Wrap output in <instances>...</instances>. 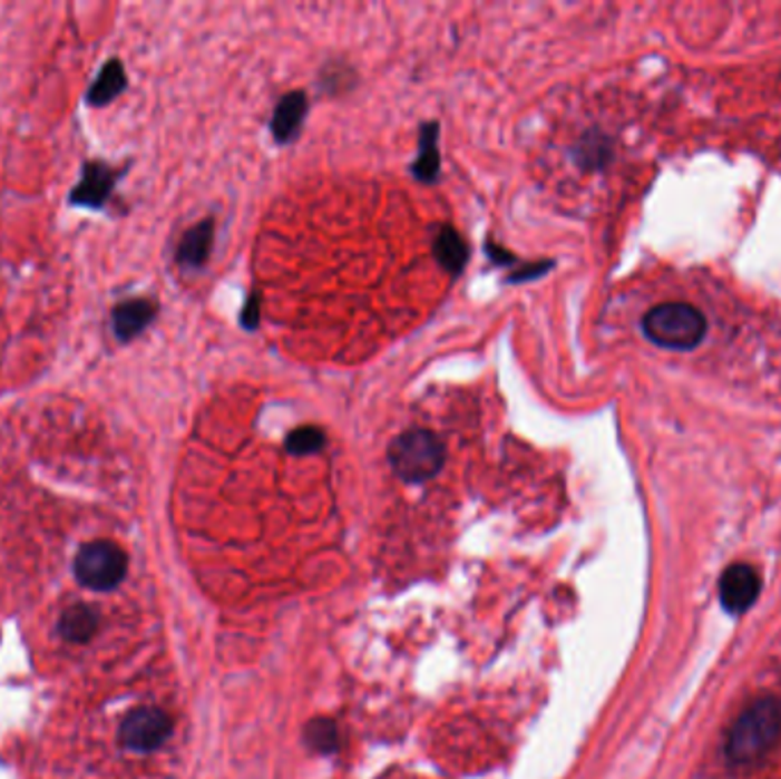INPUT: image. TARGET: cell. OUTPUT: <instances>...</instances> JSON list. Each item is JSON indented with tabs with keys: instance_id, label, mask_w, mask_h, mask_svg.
<instances>
[{
	"instance_id": "13",
	"label": "cell",
	"mask_w": 781,
	"mask_h": 779,
	"mask_svg": "<svg viewBox=\"0 0 781 779\" xmlns=\"http://www.w3.org/2000/svg\"><path fill=\"white\" fill-rule=\"evenodd\" d=\"M128 80H126V71L121 67L119 60H110L104 65V69L99 71V76L95 78V82L89 85L87 89V101L95 108H104L108 104H113L121 91L126 89Z\"/></svg>"
},
{
	"instance_id": "17",
	"label": "cell",
	"mask_w": 781,
	"mask_h": 779,
	"mask_svg": "<svg viewBox=\"0 0 781 779\" xmlns=\"http://www.w3.org/2000/svg\"><path fill=\"white\" fill-rule=\"evenodd\" d=\"M554 267V261H533V263H526L524 267L515 270L512 277H508L510 284H524V282H530V280H537L541 277V274L546 270Z\"/></svg>"
},
{
	"instance_id": "4",
	"label": "cell",
	"mask_w": 781,
	"mask_h": 779,
	"mask_svg": "<svg viewBox=\"0 0 781 779\" xmlns=\"http://www.w3.org/2000/svg\"><path fill=\"white\" fill-rule=\"evenodd\" d=\"M128 558L124 548L110 539H97L85 544L74 563L76 578L97 592H108L117 587L126 576Z\"/></svg>"
},
{
	"instance_id": "14",
	"label": "cell",
	"mask_w": 781,
	"mask_h": 779,
	"mask_svg": "<svg viewBox=\"0 0 781 779\" xmlns=\"http://www.w3.org/2000/svg\"><path fill=\"white\" fill-rule=\"evenodd\" d=\"M99 629V615L95 608L85 604H78L69 608L60 620V633L71 640V643H87V640L97 633Z\"/></svg>"
},
{
	"instance_id": "11",
	"label": "cell",
	"mask_w": 781,
	"mask_h": 779,
	"mask_svg": "<svg viewBox=\"0 0 781 779\" xmlns=\"http://www.w3.org/2000/svg\"><path fill=\"white\" fill-rule=\"evenodd\" d=\"M435 256L448 274H452V277H459L469 263V245L462 238V234L457 232V228L446 224V226H441V232L435 241Z\"/></svg>"
},
{
	"instance_id": "7",
	"label": "cell",
	"mask_w": 781,
	"mask_h": 779,
	"mask_svg": "<svg viewBox=\"0 0 781 779\" xmlns=\"http://www.w3.org/2000/svg\"><path fill=\"white\" fill-rule=\"evenodd\" d=\"M761 590L759 574L750 565H733L720 578V600L729 613L748 611Z\"/></svg>"
},
{
	"instance_id": "10",
	"label": "cell",
	"mask_w": 781,
	"mask_h": 779,
	"mask_svg": "<svg viewBox=\"0 0 781 779\" xmlns=\"http://www.w3.org/2000/svg\"><path fill=\"white\" fill-rule=\"evenodd\" d=\"M215 238V222L202 220L193 228L183 234L178 247H176V263L183 270H199L206 265Z\"/></svg>"
},
{
	"instance_id": "8",
	"label": "cell",
	"mask_w": 781,
	"mask_h": 779,
	"mask_svg": "<svg viewBox=\"0 0 781 779\" xmlns=\"http://www.w3.org/2000/svg\"><path fill=\"white\" fill-rule=\"evenodd\" d=\"M158 315V304L149 298H130L113 309V332L121 343L140 337Z\"/></svg>"
},
{
	"instance_id": "15",
	"label": "cell",
	"mask_w": 781,
	"mask_h": 779,
	"mask_svg": "<svg viewBox=\"0 0 781 779\" xmlns=\"http://www.w3.org/2000/svg\"><path fill=\"white\" fill-rule=\"evenodd\" d=\"M325 448V432L315 426H302L286 437V450L293 455H311Z\"/></svg>"
},
{
	"instance_id": "2",
	"label": "cell",
	"mask_w": 781,
	"mask_h": 779,
	"mask_svg": "<svg viewBox=\"0 0 781 779\" xmlns=\"http://www.w3.org/2000/svg\"><path fill=\"white\" fill-rule=\"evenodd\" d=\"M642 330L647 339L661 348L691 350L706 337V318L697 306L683 302H667L654 306L642 318Z\"/></svg>"
},
{
	"instance_id": "1",
	"label": "cell",
	"mask_w": 781,
	"mask_h": 779,
	"mask_svg": "<svg viewBox=\"0 0 781 779\" xmlns=\"http://www.w3.org/2000/svg\"><path fill=\"white\" fill-rule=\"evenodd\" d=\"M781 739V704L754 702L729 731L726 757L733 766H750L765 757Z\"/></svg>"
},
{
	"instance_id": "19",
	"label": "cell",
	"mask_w": 781,
	"mask_h": 779,
	"mask_svg": "<svg viewBox=\"0 0 781 779\" xmlns=\"http://www.w3.org/2000/svg\"><path fill=\"white\" fill-rule=\"evenodd\" d=\"M487 254H489V259L496 263V265H515L517 263V256L512 254V252H508V250H502L500 245H496V243H487Z\"/></svg>"
},
{
	"instance_id": "5",
	"label": "cell",
	"mask_w": 781,
	"mask_h": 779,
	"mask_svg": "<svg viewBox=\"0 0 781 779\" xmlns=\"http://www.w3.org/2000/svg\"><path fill=\"white\" fill-rule=\"evenodd\" d=\"M172 731V720L160 709H135L126 715L119 729V739L135 752H152L160 748Z\"/></svg>"
},
{
	"instance_id": "18",
	"label": "cell",
	"mask_w": 781,
	"mask_h": 779,
	"mask_svg": "<svg viewBox=\"0 0 781 779\" xmlns=\"http://www.w3.org/2000/svg\"><path fill=\"white\" fill-rule=\"evenodd\" d=\"M258 323H261V295L254 291V293L247 298L245 306H243V313H241V325H243L245 330L254 332V330L258 328Z\"/></svg>"
},
{
	"instance_id": "12",
	"label": "cell",
	"mask_w": 781,
	"mask_h": 779,
	"mask_svg": "<svg viewBox=\"0 0 781 779\" xmlns=\"http://www.w3.org/2000/svg\"><path fill=\"white\" fill-rule=\"evenodd\" d=\"M441 172V154H439V124L430 121L421 126L419 137V156L413 160L411 174L423 183L437 181Z\"/></svg>"
},
{
	"instance_id": "3",
	"label": "cell",
	"mask_w": 781,
	"mask_h": 779,
	"mask_svg": "<svg viewBox=\"0 0 781 779\" xmlns=\"http://www.w3.org/2000/svg\"><path fill=\"white\" fill-rule=\"evenodd\" d=\"M446 460L441 439L426 428H411L398 435L389 446V462L404 483H426L435 478Z\"/></svg>"
},
{
	"instance_id": "9",
	"label": "cell",
	"mask_w": 781,
	"mask_h": 779,
	"mask_svg": "<svg viewBox=\"0 0 781 779\" xmlns=\"http://www.w3.org/2000/svg\"><path fill=\"white\" fill-rule=\"evenodd\" d=\"M306 110H309V99L302 89H293V91H289L286 97H282V101L277 104V108H274V115L270 121L274 143L291 145L302 130Z\"/></svg>"
},
{
	"instance_id": "16",
	"label": "cell",
	"mask_w": 781,
	"mask_h": 779,
	"mask_svg": "<svg viewBox=\"0 0 781 779\" xmlns=\"http://www.w3.org/2000/svg\"><path fill=\"white\" fill-rule=\"evenodd\" d=\"M309 741L318 748V750H334L336 748V729L325 722V720H315L309 727Z\"/></svg>"
},
{
	"instance_id": "6",
	"label": "cell",
	"mask_w": 781,
	"mask_h": 779,
	"mask_svg": "<svg viewBox=\"0 0 781 779\" xmlns=\"http://www.w3.org/2000/svg\"><path fill=\"white\" fill-rule=\"evenodd\" d=\"M119 174L121 169H115L101 160L85 163L80 183L69 195V204L80 208H95V211L104 208L117 186Z\"/></svg>"
}]
</instances>
